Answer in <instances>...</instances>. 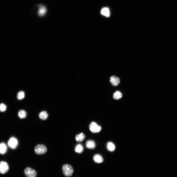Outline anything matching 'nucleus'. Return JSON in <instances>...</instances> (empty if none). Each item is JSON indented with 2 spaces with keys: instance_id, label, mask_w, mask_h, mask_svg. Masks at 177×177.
Listing matches in <instances>:
<instances>
[{
  "instance_id": "obj_1",
  "label": "nucleus",
  "mask_w": 177,
  "mask_h": 177,
  "mask_svg": "<svg viewBox=\"0 0 177 177\" xmlns=\"http://www.w3.org/2000/svg\"><path fill=\"white\" fill-rule=\"evenodd\" d=\"M62 169L64 175L66 177H70L73 174V169L72 166L69 164L63 165L62 166Z\"/></svg>"
},
{
  "instance_id": "obj_2",
  "label": "nucleus",
  "mask_w": 177,
  "mask_h": 177,
  "mask_svg": "<svg viewBox=\"0 0 177 177\" xmlns=\"http://www.w3.org/2000/svg\"><path fill=\"white\" fill-rule=\"evenodd\" d=\"M34 150L35 153L36 154H43L47 152V148L44 145L42 144H39L35 147Z\"/></svg>"
},
{
  "instance_id": "obj_3",
  "label": "nucleus",
  "mask_w": 177,
  "mask_h": 177,
  "mask_svg": "<svg viewBox=\"0 0 177 177\" xmlns=\"http://www.w3.org/2000/svg\"><path fill=\"white\" fill-rule=\"evenodd\" d=\"M24 173L26 177H36L37 175L36 171L30 167L25 169Z\"/></svg>"
},
{
  "instance_id": "obj_4",
  "label": "nucleus",
  "mask_w": 177,
  "mask_h": 177,
  "mask_svg": "<svg viewBox=\"0 0 177 177\" xmlns=\"http://www.w3.org/2000/svg\"><path fill=\"white\" fill-rule=\"evenodd\" d=\"M18 141L17 139L14 137H12L9 140L8 145L11 148L14 149L16 148L18 145Z\"/></svg>"
},
{
  "instance_id": "obj_5",
  "label": "nucleus",
  "mask_w": 177,
  "mask_h": 177,
  "mask_svg": "<svg viewBox=\"0 0 177 177\" xmlns=\"http://www.w3.org/2000/svg\"><path fill=\"white\" fill-rule=\"evenodd\" d=\"M90 130L93 133H96L100 132L101 129V127L98 125L95 122H92L89 125Z\"/></svg>"
},
{
  "instance_id": "obj_6",
  "label": "nucleus",
  "mask_w": 177,
  "mask_h": 177,
  "mask_svg": "<svg viewBox=\"0 0 177 177\" xmlns=\"http://www.w3.org/2000/svg\"><path fill=\"white\" fill-rule=\"evenodd\" d=\"M9 170V166L7 162L4 161L0 162V173L4 174Z\"/></svg>"
},
{
  "instance_id": "obj_7",
  "label": "nucleus",
  "mask_w": 177,
  "mask_h": 177,
  "mask_svg": "<svg viewBox=\"0 0 177 177\" xmlns=\"http://www.w3.org/2000/svg\"><path fill=\"white\" fill-rule=\"evenodd\" d=\"M120 81L119 78L115 75L111 76L110 78V82L111 84L114 86L118 85L120 83Z\"/></svg>"
},
{
  "instance_id": "obj_8",
  "label": "nucleus",
  "mask_w": 177,
  "mask_h": 177,
  "mask_svg": "<svg viewBox=\"0 0 177 177\" xmlns=\"http://www.w3.org/2000/svg\"><path fill=\"white\" fill-rule=\"evenodd\" d=\"M86 147L88 149H92L95 148V143L93 140H89L86 141Z\"/></svg>"
},
{
  "instance_id": "obj_9",
  "label": "nucleus",
  "mask_w": 177,
  "mask_h": 177,
  "mask_svg": "<svg viewBox=\"0 0 177 177\" xmlns=\"http://www.w3.org/2000/svg\"><path fill=\"white\" fill-rule=\"evenodd\" d=\"M93 160L94 162L97 163H102L103 161V157L99 154L94 155L93 157Z\"/></svg>"
},
{
  "instance_id": "obj_10",
  "label": "nucleus",
  "mask_w": 177,
  "mask_h": 177,
  "mask_svg": "<svg viewBox=\"0 0 177 177\" xmlns=\"http://www.w3.org/2000/svg\"><path fill=\"white\" fill-rule=\"evenodd\" d=\"M48 115L46 111H43L41 112L39 114V118L43 120H45L47 119Z\"/></svg>"
},
{
  "instance_id": "obj_11",
  "label": "nucleus",
  "mask_w": 177,
  "mask_h": 177,
  "mask_svg": "<svg viewBox=\"0 0 177 177\" xmlns=\"http://www.w3.org/2000/svg\"><path fill=\"white\" fill-rule=\"evenodd\" d=\"M7 147L6 144L3 143H0V154H3L7 151Z\"/></svg>"
},
{
  "instance_id": "obj_12",
  "label": "nucleus",
  "mask_w": 177,
  "mask_h": 177,
  "mask_svg": "<svg viewBox=\"0 0 177 177\" xmlns=\"http://www.w3.org/2000/svg\"><path fill=\"white\" fill-rule=\"evenodd\" d=\"M85 134L83 133H81L76 135L75 139L77 142H79L83 141L85 139Z\"/></svg>"
},
{
  "instance_id": "obj_13",
  "label": "nucleus",
  "mask_w": 177,
  "mask_h": 177,
  "mask_svg": "<svg viewBox=\"0 0 177 177\" xmlns=\"http://www.w3.org/2000/svg\"><path fill=\"white\" fill-rule=\"evenodd\" d=\"M27 113L24 110L21 109L18 112V115L20 119H23L26 118L27 116Z\"/></svg>"
},
{
  "instance_id": "obj_14",
  "label": "nucleus",
  "mask_w": 177,
  "mask_h": 177,
  "mask_svg": "<svg viewBox=\"0 0 177 177\" xmlns=\"http://www.w3.org/2000/svg\"><path fill=\"white\" fill-rule=\"evenodd\" d=\"M107 147L108 150L110 151H114L115 148V147L114 144L111 142H108L107 144Z\"/></svg>"
},
{
  "instance_id": "obj_15",
  "label": "nucleus",
  "mask_w": 177,
  "mask_h": 177,
  "mask_svg": "<svg viewBox=\"0 0 177 177\" xmlns=\"http://www.w3.org/2000/svg\"><path fill=\"white\" fill-rule=\"evenodd\" d=\"M101 13L103 15L107 17H109L110 15V12L108 8H103L101 10Z\"/></svg>"
},
{
  "instance_id": "obj_16",
  "label": "nucleus",
  "mask_w": 177,
  "mask_h": 177,
  "mask_svg": "<svg viewBox=\"0 0 177 177\" xmlns=\"http://www.w3.org/2000/svg\"><path fill=\"white\" fill-rule=\"evenodd\" d=\"M46 11L45 7L44 6H41L38 10V14L40 16L44 15L45 14Z\"/></svg>"
},
{
  "instance_id": "obj_17",
  "label": "nucleus",
  "mask_w": 177,
  "mask_h": 177,
  "mask_svg": "<svg viewBox=\"0 0 177 177\" xmlns=\"http://www.w3.org/2000/svg\"><path fill=\"white\" fill-rule=\"evenodd\" d=\"M122 97V94L119 91H116L113 94V97L115 100H118Z\"/></svg>"
},
{
  "instance_id": "obj_18",
  "label": "nucleus",
  "mask_w": 177,
  "mask_h": 177,
  "mask_svg": "<svg viewBox=\"0 0 177 177\" xmlns=\"http://www.w3.org/2000/svg\"><path fill=\"white\" fill-rule=\"evenodd\" d=\"M25 97V93L23 91H20L17 93L16 98L19 100H21L23 99Z\"/></svg>"
},
{
  "instance_id": "obj_19",
  "label": "nucleus",
  "mask_w": 177,
  "mask_h": 177,
  "mask_svg": "<svg viewBox=\"0 0 177 177\" xmlns=\"http://www.w3.org/2000/svg\"><path fill=\"white\" fill-rule=\"evenodd\" d=\"M83 147L82 145L80 144H77L76 146L75 151V152L78 153H81L83 151Z\"/></svg>"
},
{
  "instance_id": "obj_20",
  "label": "nucleus",
  "mask_w": 177,
  "mask_h": 177,
  "mask_svg": "<svg viewBox=\"0 0 177 177\" xmlns=\"http://www.w3.org/2000/svg\"><path fill=\"white\" fill-rule=\"evenodd\" d=\"M7 107L6 105L3 103L0 104V111L4 112L6 110Z\"/></svg>"
}]
</instances>
